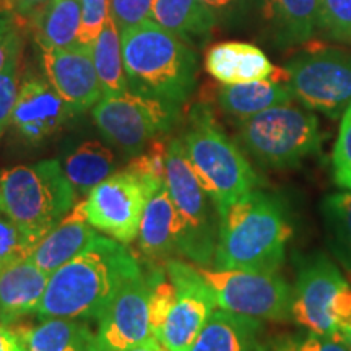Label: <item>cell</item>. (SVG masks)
<instances>
[{
  "label": "cell",
  "instance_id": "cell-45",
  "mask_svg": "<svg viewBox=\"0 0 351 351\" xmlns=\"http://www.w3.org/2000/svg\"><path fill=\"white\" fill-rule=\"evenodd\" d=\"M127 351H166V348L163 345H161L160 340L152 339V340L145 341V343L138 345V346H134V348H130Z\"/></svg>",
  "mask_w": 351,
  "mask_h": 351
},
{
  "label": "cell",
  "instance_id": "cell-39",
  "mask_svg": "<svg viewBox=\"0 0 351 351\" xmlns=\"http://www.w3.org/2000/svg\"><path fill=\"white\" fill-rule=\"evenodd\" d=\"M21 51H23V36L20 26L0 41V72L10 64V60L21 56Z\"/></svg>",
  "mask_w": 351,
  "mask_h": 351
},
{
  "label": "cell",
  "instance_id": "cell-10",
  "mask_svg": "<svg viewBox=\"0 0 351 351\" xmlns=\"http://www.w3.org/2000/svg\"><path fill=\"white\" fill-rule=\"evenodd\" d=\"M295 98L311 111L343 116L351 104V54L333 47L301 52L287 65Z\"/></svg>",
  "mask_w": 351,
  "mask_h": 351
},
{
  "label": "cell",
  "instance_id": "cell-43",
  "mask_svg": "<svg viewBox=\"0 0 351 351\" xmlns=\"http://www.w3.org/2000/svg\"><path fill=\"white\" fill-rule=\"evenodd\" d=\"M269 351H298V337H280L269 343Z\"/></svg>",
  "mask_w": 351,
  "mask_h": 351
},
{
  "label": "cell",
  "instance_id": "cell-24",
  "mask_svg": "<svg viewBox=\"0 0 351 351\" xmlns=\"http://www.w3.org/2000/svg\"><path fill=\"white\" fill-rule=\"evenodd\" d=\"M80 23V0H47L25 21L39 49L77 44Z\"/></svg>",
  "mask_w": 351,
  "mask_h": 351
},
{
  "label": "cell",
  "instance_id": "cell-7",
  "mask_svg": "<svg viewBox=\"0 0 351 351\" xmlns=\"http://www.w3.org/2000/svg\"><path fill=\"white\" fill-rule=\"evenodd\" d=\"M241 147L267 168H293L320 148L319 121L311 109L278 104L239 121Z\"/></svg>",
  "mask_w": 351,
  "mask_h": 351
},
{
  "label": "cell",
  "instance_id": "cell-26",
  "mask_svg": "<svg viewBox=\"0 0 351 351\" xmlns=\"http://www.w3.org/2000/svg\"><path fill=\"white\" fill-rule=\"evenodd\" d=\"M62 169L77 195H85L114 174L116 155L106 145L88 140L64 158Z\"/></svg>",
  "mask_w": 351,
  "mask_h": 351
},
{
  "label": "cell",
  "instance_id": "cell-21",
  "mask_svg": "<svg viewBox=\"0 0 351 351\" xmlns=\"http://www.w3.org/2000/svg\"><path fill=\"white\" fill-rule=\"evenodd\" d=\"M39 324H8L25 351H90L95 333L86 320L49 317Z\"/></svg>",
  "mask_w": 351,
  "mask_h": 351
},
{
  "label": "cell",
  "instance_id": "cell-34",
  "mask_svg": "<svg viewBox=\"0 0 351 351\" xmlns=\"http://www.w3.org/2000/svg\"><path fill=\"white\" fill-rule=\"evenodd\" d=\"M333 181L345 191H351V104L341 116L339 137L332 155Z\"/></svg>",
  "mask_w": 351,
  "mask_h": 351
},
{
  "label": "cell",
  "instance_id": "cell-13",
  "mask_svg": "<svg viewBox=\"0 0 351 351\" xmlns=\"http://www.w3.org/2000/svg\"><path fill=\"white\" fill-rule=\"evenodd\" d=\"M152 197L137 176L122 169L88 194V221L109 238L130 244L138 236L145 205Z\"/></svg>",
  "mask_w": 351,
  "mask_h": 351
},
{
  "label": "cell",
  "instance_id": "cell-8",
  "mask_svg": "<svg viewBox=\"0 0 351 351\" xmlns=\"http://www.w3.org/2000/svg\"><path fill=\"white\" fill-rule=\"evenodd\" d=\"M93 121L104 140L135 156L173 130L179 121V106L125 91L101 98L93 106Z\"/></svg>",
  "mask_w": 351,
  "mask_h": 351
},
{
  "label": "cell",
  "instance_id": "cell-18",
  "mask_svg": "<svg viewBox=\"0 0 351 351\" xmlns=\"http://www.w3.org/2000/svg\"><path fill=\"white\" fill-rule=\"evenodd\" d=\"M86 215V199L77 202L73 208L47 232L32 251V258L47 276L72 261L83 249L98 238Z\"/></svg>",
  "mask_w": 351,
  "mask_h": 351
},
{
  "label": "cell",
  "instance_id": "cell-32",
  "mask_svg": "<svg viewBox=\"0 0 351 351\" xmlns=\"http://www.w3.org/2000/svg\"><path fill=\"white\" fill-rule=\"evenodd\" d=\"M165 271L166 270H156L148 276V283H150V320L153 335L156 340L160 337L171 307L174 304L176 296H178L176 287L169 280L168 274L165 276Z\"/></svg>",
  "mask_w": 351,
  "mask_h": 351
},
{
  "label": "cell",
  "instance_id": "cell-31",
  "mask_svg": "<svg viewBox=\"0 0 351 351\" xmlns=\"http://www.w3.org/2000/svg\"><path fill=\"white\" fill-rule=\"evenodd\" d=\"M317 28L335 41L351 44V0H317Z\"/></svg>",
  "mask_w": 351,
  "mask_h": 351
},
{
  "label": "cell",
  "instance_id": "cell-40",
  "mask_svg": "<svg viewBox=\"0 0 351 351\" xmlns=\"http://www.w3.org/2000/svg\"><path fill=\"white\" fill-rule=\"evenodd\" d=\"M47 0H3V10L12 12L20 21H25L43 7Z\"/></svg>",
  "mask_w": 351,
  "mask_h": 351
},
{
  "label": "cell",
  "instance_id": "cell-44",
  "mask_svg": "<svg viewBox=\"0 0 351 351\" xmlns=\"http://www.w3.org/2000/svg\"><path fill=\"white\" fill-rule=\"evenodd\" d=\"M200 2L205 3V5L212 8V10L217 13V12H225L228 8L234 7L239 0H200Z\"/></svg>",
  "mask_w": 351,
  "mask_h": 351
},
{
  "label": "cell",
  "instance_id": "cell-36",
  "mask_svg": "<svg viewBox=\"0 0 351 351\" xmlns=\"http://www.w3.org/2000/svg\"><path fill=\"white\" fill-rule=\"evenodd\" d=\"M20 59L21 56L10 60V64L0 72V138L7 125L10 124L13 106L20 86Z\"/></svg>",
  "mask_w": 351,
  "mask_h": 351
},
{
  "label": "cell",
  "instance_id": "cell-22",
  "mask_svg": "<svg viewBox=\"0 0 351 351\" xmlns=\"http://www.w3.org/2000/svg\"><path fill=\"white\" fill-rule=\"evenodd\" d=\"M140 251L152 262L179 256V225L168 189L161 187L145 205L138 230Z\"/></svg>",
  "mask_w": 351,
  "mask_h": 351
},
{
  "label": "cell",
  "instance_id": "cell-3",
  "mask_svg": "<svg viewBox=\"0 0 351 351\" xmlns=\"http://www.w3.org/2000/svg\"><path fill=\"white\" fill-rule=\"evenodd\" d=\"M129 91L181 106L197 80V56L187 41L153 20L121 33Z\"/></svg>",
  "mask_w": 351,
  "mask_h": 351
},
{
  "label": "cell",
  "instance_id": "cell-33",
  "mask_svg": "<svg viewBox=\"0 0 351 351\" xmlns=\"http://www.w3.org/2000/svg\"><path fill=\"white\" fill-rule=\"evenodd\" d=\"M33 245L28 243L23 232L16 228L12 218L3 208L2 199H0V270L5 269L10 263L20 261L29 256Z\"/></svg>",
  "mask_w": 351,
  "mask_h": 351
},
{
  "label": "cell",
  "instance_id": "cell-20",
  "mask_svg": "<svg viewBox=\"0 0 351 351\" xmlns=\"http://www.w3.org/2000/svg\"><path fill=\"white\" fill-rule=\"evenodd\" d=\"M262 332L258 319L218 307L205 322L191 351H269Z\"/></svg>",
  "mask_w": 351,
  "mask_h": 351
},
{
  "label": "cell",
  "instance_id": "cell-2",
  "mask_svg": "<svg viewBox=\"0 0 351 351\" xmlns=\"http://www.w3.org/2000/svg\"><path fill=\"white\" fill-rule=\"evenodd\" d=\"M291 234L282 200L252 191L219 217L215 269L276 274Z\"/></svg>",
  "mask_w": 351,
  "mask_h": 351
},
{
  "label": "cell",
  "instance_id": "cell-15",
  "mask_svg": "<svg viewBox=\"0 0 351 351\" xmlns=\"http://www.w3.org/2000/svg\"><path fill=\"white\" fill-rule=\"evenodd\" d=\"M41 64L46 80L73 114L85 112L103 98L90 47L77 43L69 47L41 49Z\"/></svg>",
  "mask_w": 351,
  "mask_h": 351
},
{
  "label": "cell",
  "instance_id": "cell-29",
  "mask_svg": "<svg viewBox=\"0 0 351 351\" xmlns=\"http://www.w3.org/2000/svg\"><path fill=\"white\" fill-rule=\"evenodd\" d=\"M322 215L335 252L351 269V191L328 195L322 204Z\"/></svg>",
  "mask_w": 351,
  "mask_h": 351
},
{
  "label": "cell",
  "instance_id": "cell-1",
  "mask_svg": "<svg viewBox=\"0 0 351 351\" xmlns=\"http://www.w3.org/2000/svg\"><path fill=\"white\" fill-rule=\"evenodd\" d=\"M138 261L125 244L98 236L86 249L49 276L38 319L96 320L125 282L138 275Z\"/></svg>",
  "mask_w": 351,
  "mask_h": 351
},
{
  "label": "cell",
  "instance_id": "cell-41",
  "mask_svg": "<svg viewBox=\"0 0 351 351\" xmlns=\"http://www.w3.org/2000/svg\"><path fill=\"white\" fill-rule=\"evenodd\" d=\"M0 351H25L10 328L0 324Z\"/></svg>",
  "mask_w": 351,
  "mask_h": 351
},
{
  "label": "cell",
  "instance_id": "cell-28",
  "mask_svg": "<svg viewBox=\"0 0 351 351\" xmlns=\"http://www.w3.org/2000/svg\"><path fill=\"white\" fill-rule=\"evenodd\" d=\"M91 59L98 73L101 91L104 96H117L129 91L124 59H122L121 32L109 15L103 29L91 44Z\"/></svg>",
  "mask_w": 351,
  "mask_h": 351
},
{
  "label": "cell",
  "instance_id": "cell-14",
  "mask_svg": "<svg viewBox=\"0 0 351 351\" xmlns=\"http://www.w3.org/2000/svg\"><path fill=\"white\" fill-rule=\"evenodd\" d=\"M155 339L150 320V283L140 271L124 283L98 319L90 351H127Z\"/></svg>",
  "mask_w": 351,
  "mask_h": 351
},
{
  "label": "cell",
  "instance_id": "cell-42",
  "mask_svg": "<svg viewBox=\"0 0 351 351\" xmlns=\"http://www.w3.org/2000/svg\"><path fill=\"white\" fill-rule=\"evenodd\" d=\"M21 21L8 10H0V41L10 34L13 29L20 28Z\"/></svg>",
  "mask_w": 351,
  "mask_h": 351
},
{
  "label": "cell",
  "instance_id": "cell-27",
  "mask_svg": "<svg viewBox=\"0 0 351 351\" xmlns=\"http://www.w3.org/2000/svg\"><path fill=\"white\" fill-rule=\"evenodd\" d=\"M263 15L282 44L309 41L317 28V0H262Z\"/></svg>",
  "mask_w": 351,
  "mask_h": 351
},
{
  "label": "cell",
  "instance_id": "cell-23",
  "mask_svg": "<svg viewBox=\"0 0 351 351\" xmlns=\"http://www.w3.org/2000/svg\"><path fill=\"white\" fill-rule=\"evenodd\" d=\"M293 95L288 82L257 80L249 83H236V85H223L218 90V104L228 116L238 121H245L256 114L278 104L291 103Z\"/></svg>",
  "mask_w": 351,
  "mask_h": 351
},
{
  "label": "cell",
  "instance_id": "cell-48",
  "mask_svg": "<svg viewBox=\"0 0 351 351\" xmlns=\"http://www.w3.org/2000/svg\"><path fill=\"white\" fill-rule=\"evenodd\" d=\"M166 351H168V350H166Z\"/></svg>",
  "mask_w": 351,
  "mask_h": 351
},
{
  "label": "cell",
  "instance_id": "cell-25",
  "mask_svg": "<svg viewBox=\"0 0 351 351\" xmlns=\"http://www.w3.org/2000/svg\"><path fill=\"white\" fill-rule=\"evenodd\" d=\"M150 19L187 43L208 36L218 21L200 0H153Z\"/></svg>",
  "mask_w": 351,
  "mask_h": 351
},
{
  "label": "cell",
  "instance_id": "cell-16",
  "mask_svg": "<svg viewBox=\"0 0 351 351\" xmlns=\"http://www.w3.org/2000/svg\"><path fill=\"white\" fill-rule=\"evenodd\" d=\"M73 116L46 78L28 75L19 86L10 124L26 142L39 143L56 135Z\"/></svg>",
  "mask_w": 351,
  "mask_h": 351
},
{
  "label": "cell",
  "instance_id": "cell-6",
  "mask_svg": "<svg viewBox=\"0 0 351 351\" xmlns=\"http://www.w3.org/2000/svg\"><path fill=\"white\" fill-rule=\"evenodd\" d=\"M166 189L179 225V256L208 265L217 252L219 213L187 160L182 138H171L166 156Z\"/></svg>",
  "mask_w": 351,
  "mask_h": 351
},
{
  "label": "cell",
  "instance_id": "cell-37",
  "mask_svg": "<svg viewBox=\"0 0 351 351\" xmlns=\"http://www.w3.org/2000/svg\"><path fill=\"white\" fill-rule=\"evenodd\" d=\"M153 0H109V15L119 32L152 20Z\"/></svg>",
  "mask_w": 351,
  "mask_h": 351
},
{
  "label": "cell",
  "instance_id": "cell-12",
  "mask_svg": "<svg viewBox=\"0 0 351 351\" xmlns=\"http://www.w3.org/2000/svg\"><path fill=\"white\" fill-rule=\"evenodd\" d=\"M165 270L178 291L158 340L168 351H191L210 315L217 309L213 289L200 269L169 258Z\"/></svg>",
  "mask_w": 351,
  "mask_h": 351
},
{
  "label": "cell",
  "instance_id": "cell-17",
  "mask_svg": "<svg viewBox=\"0 0 351 351\" xmlns=\"http://www.w3.org/2000/svg\"><path fill=\"white\" fill-rule=\"evenodd\" d=\"M205 69L221 85H236L257 80L288 82L287 70H278L257 46L239 41L218 43L205 56Z\"/></svg>",
  "mask_w": 351,
  "mask_h": 351
},
{
  "label": "cell",
  "instance_id": "cell-19",
  "mask_svg": "<svg viewBox=\"0 0 351 351\" xmlns=\"http://www.w3.org/2000/svg\"><path fill=\"white\" fill-rule=\"evenodd\" d=\"M49 276L39 269L32 254L0 270V322L3 326L36 313Z\"/></svg>",
  "mask_w": 351,
  "mask_h": 351
},
{
  "label": "cell",
  "instance_id": "cell-46",
  "mask_svg": "<svg viewBox=\"0 0 351 351\" xmlns=\"http://www.w3.org/2000/svg\"><path fill=\"white\" fill-rule=\"evenodd\" d=\"M339 335L343 337V340L346 341V343H348L350 350H351V319L348 320V322L345 324L343 327H341V330H340Z\"/></svg>",
  "mask_w": 351,
  "mask_h": 351
},
{
  "label": "cell",
  "instance_id": "cell-5",
  "mask_svg": "<svg viewBox=\"0 0 351 351\" xmlns=\"http://www.w3.org/2000/svg\"><path fill=\"white\" fill-rule=\"evenodd\" d=\"M75 197L56 160L20 165L0 174L3 208L33 247L73 208Z\"/></svg>",
  "mask_w": 351,
  "mask_h": 351
},
{
  "label": "cell",
  "instance_id": "cell-4",
  "mask_svg": "<svg viewBox=\"0 0 351 351\" xmlns=\"http://www.w3.org/2000/svg\"><path fill=\"white\" fill-rule=\"evenodd\" d=\"M182 143L189 163L219 217L228 207L256 191V171L238 145L225 134L207 104L192 106Z\"/></svg>",
  "mask_w": 351,
  "mask_h": 351
},
{
  "label": "cell",
  "instance_id": "cell-35",
  "mask_svg": "<svg viewBox=\"0 0 351 351\" xmlns=\"http://www.w3.org/2000/svg\"><path fill=\"white\" fill-rule=\"evenodd\" d=\"M82 23L77 43L91 47L109 16V0H80Z\"/></svg>",
  "mask_w": 351,
  "mask_h": 351
},
{
  "label": "cell",
  "instance_id": "cell-11",
  "mask_svg": "<svg viewBox=\"0 0 351 351\" xmlns=\"http://www.w3.org/2000/svg\"><path fill=\"white\" fill-rule=\"evenodd\" d=\"M200 271L221 309L271 322L291 319L293 289L276 274L219 269Z\"/></svg>",
  "mask_w": 351,
  "mask_h": 351
},
{
  "label": "cell",
  "instance_id": "cell-38",
  "mask_svg": "<svg viewBox=\"0 0 351 351\" xmlns=\"http://www.w3.org/2000/svg\"><path fill=\"white\" fill-rule=\"evenodd\" d=\"M298 351H351L341 335H315L307 332L306 337H298Z\"/></svg>",
  "mask_w": 351,
  "mask_h": 351
},
{
  "label": "cell",
  "instance_id": "cell-9",
  "mask_svg": "<svg viewBox=\"0 0 351 351\" xmlns=\"http://www.w3.org/2000/svg\"><path fill=\"white\" fill-rule=\"evenodd\" d=\"M291 319L315 335H339L351 319V287L327 257H315L293 288Z\"/></svg>",
  "mask_w": 351,
  "mask_h": 351
},
{
  "label": "cell",
  "instance_id": "cell-47",
  "mask_svg": "<svg viewBox=\"0 0 351 351\" xmlns=\"http://www.w3.org/2000/svg\"><path fill=\"white\" fill-rule=\"evenodd\" d=\"M0 10H3V0H0Z\"/></svg>",
  "mask_w": 351,
  "mask_h": 351
},
{
  "label": "cell",
  "instance_id": "cell-30",
  "mask_svg": "<svg viewBox=\"0 0 351 351\" xmlns=\"http://www.w3.org/2000/svg\"><path fill=\"white\" fill-rule=\"evenodd\" d=\"M166 156H168V142L165 138H156L135 155L124 171L137 176L152 195H155L166 182Z\"/></svg>",
  "mask_w": 351,
  "mask_h": 351
}]
</instances>
